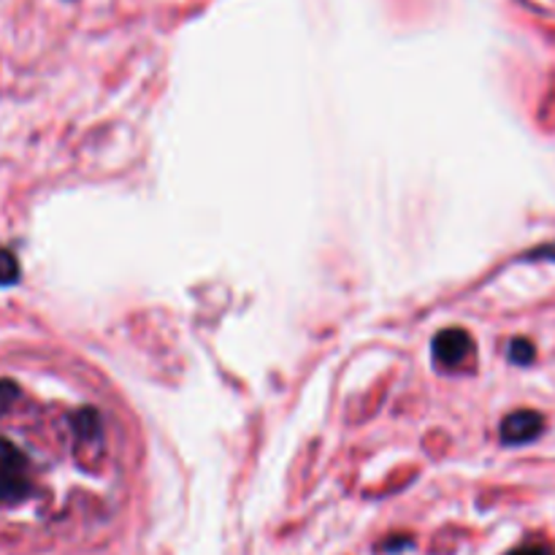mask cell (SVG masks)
Returning a JSON list of instances; mask_svg holds the SVG:
<instances>
[{
    "instance_id": "obj_5",
    "label": "cell",
    "mask_w": 555,
    "mask_h": 555,
    "mask_svg": "<svg viewBox=\"0 0 555 555\" xmlns=\"http://www.w3.org/2000/svg\"><path fill=\"white\" fill-rule=\"evenodd\" d=\"M22 280V263L11 249L0 247V287H14Z\"/></svg>"
},
{
    "instance_id": "obj_10",
    "label": "cell",
    "mask_w": 555,
    "mask_h": 555,
    "mask_svg": "<svg viewBox=\"0 0 555 555\" xmlns=\"http://www.w3.org/2000/svg\"><path fill=\"white\" fill-rule=\"evenodd\" d=\"M68 3H70V0H68Z\"/></svg>"
},
{
    "instance_id": "obj_3",
    "label": "cell",
    "mask_w": 555,
    "mask_h": 555,
    "mask_svg": "<svg viewBox=\"0 0 555 555\" xmlns=\"http://www.w3.org/2000/svg\"><path fill=\"white\" fill-rule=\"evenodd\" d=\"M542 431H545V417L534 410L509 412L502 421V442L507 444V448L531 444L534 439L542 437Z\"/></svg>"
},
{
    "instance_id": "obj_6",
    "label": "cell",
    "mask_w": 555,
    "mask_h": 555,
    "mask_svg": "<svg viewBox=\"0 0 555 555\" xmlns=\"http://www.w3.org/2000/svg\"><path fill=\"white\" fill-rule=\"evenodd\" d=\"M507 358L509 363H515V366H531L537 358V347L531 345L529 339H524V336H518V339L509 341Z\"/></svg>"
},
{
    "instance_id": "obj_8",
    "label": "cell",
    "mask_w": 555,
    "mask_h": 555,
    "mask_svg": "<svg viewBox=\"0 0 555 555\" xmlns=\"http://www.w3.org/2000/svg\"><path fill=\"white\" fill-rule=\"evenodd\" d=\"M524 260H551V263H555V242L542 244V247L537 249H529V253L524 255Z\"/></svg>"
},
{
    "instance_id": "obj_9",
    "label": "cell",
    "mask_w": 555,
    "mask_h": 555,
    "mask_svg": "<svg viewBox=\"0 0 555 555\" xmlns=\"http://www.w3.org/2000/svg\"><path fill=\"white\" fill-rule=\"evenodd\" d=\"M509 555H555V551L545 542H529V545H520L518 551H513Z\"/></svg>"
},
{
    "instance_id": "obj_2",
    "label": "cell",
    "mask_w": 555,
    "mask_h": 555,
    "mask_svg": "<svg viewBox=\"0 0 555 555\" xmlns=\"http://www.w3.org/2000/svg\"><path fill=\"white\" fill-rule=\"evenodd\" d=\"M431 352L439 366L459 369L475 352V341H472V336L464 328H444L434 336Z\"/></svg>"
},
{
    "instance_id": "obj_1",
    "label": "cell",
    "mask_w": 555,
    "mask_h": 555,
    "mask_svg": "<svg viewBox=\"0 0 555 555\" xmlns=\"http://www.w3.org/2000/svg\"><path fill=\"white\" fill-rule=\"evenodd\" d=\"M33 493L30 459L11 439L0 437V507L22 504Z\"/></svg>"
},
{
    "instance_id": "obj_7",
    "label": "cell",
    "mask_w": 555,
    "mask_h": 555,
    "mask_svg": "<svg viewBox=\"0 0 555 555\" xmlns=\"http://www.w3.org/2000/svg\"><path fill=\"white\" fill-rule=\"evenodd\" d=\"M20 396H22L20 385L11 383V379H0V417H3L5 412L16 404V399H20Z\"/></svg>"
},
{
    "instance_id": "obj_4",
    "label": "cell",
    "mask_w": 555,
    "mask_h": 555,
    "mask_svg": "<svg viewBox=\"0 0 555 555\" xmlns=\"http://www.w3.org/2000/svg\"><path fill=\"white\" fill-rule=\"evenodd\" d=\"M70 423H74V434L81 439V442H101L103 423L95 410L76 412V415L70 417Z\"/></svg>"
}]
</instances>
